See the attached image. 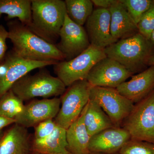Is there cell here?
<instances>
[{"label": "cell", "instance_id": "cell-1", "mask_svg": "<svg viewBox=\"0 0 154 154\" xmlns=\"http://www.w3.org/2000/svg\"><path fill=\"white\" fill-rule=\"evenodd\" d=\"M8 38L12 50L27 60L34 61H62L65 57L55 45L50 43L36 35L18 19L7 23Z\"/></svg>", "mask_w": 154, "mask_h": 154}, {"label": "cell", "instance_id": "cell-2", "mask_svg": "<svg viewBox=\"0 0 154 154\" xmlns=\"http://www.w3.org/2000/svg\"><path fill=\"white\" fill-rule=\"evenodd\" d=\"M31 12L29 29L47 42L56 44L66 14L64 1L31 0Z\"/></svg>", "mask_w": 154, "mask_h": 154}, {"label": "cell", "instance_id": "cell-3", "mask_svg": "<svg viewBox=\"0 0 154 154\" xmlns=\"http://www.w3.org/2000/svg\"><path fill=\"white\" fill-rule=\"evenodd\" d=\"M154 48L149 40L137 33L109 45L105 52L107 57L121 64L134 74L149 66V60L154 55Z\"/></svg>", "mask_w": 154, "mask_h": 154}, {"label": "cell", "instance_id": "cell-4", "mask_svg": "<svg viewBox=\"0 0 154 154\" xmlns=\"http://www.w3.org/2000/svg\"><path fill=\"white\" fill-rule=\"evenodd\" d=\"M11 90L24 102L41 97L44 99L61 96L66 87L57 77L46 69H41L35 74L25 75L14 84Z\"/></svg>", "mask_w": 154, "mask_h": 154}, {"label": "cell", "instance_id": "cell-5", "mask_svg": "<svg viewBox=\"0 0 154 154\" xmlns=\"http://www.w3.org/2000/svg\"><path fill=\"white\" fill-rule=\"evenodd\" d=\"M122 125L131 140L154 143V90L134 104Z\"/></svg>", "mask_w": 154, "mask_h": 154}, {"label": "cell", "instance_id": "cell-6", "mask_svg": "<svg viewBox=\"0 0 154 154\" xmlns=\"http://www.w3.org/2000/svg\"><path fill=\"white\" fill-rule=\"evenodd\" d=\"M106 57L105 49L91 45L74 58L59 62L53 65L54 69L57 78L68 87L77 81L87 79L92 68Z\"/></svg>", "mask_w": 154, "mask_h": 154}, {"label": "cell", "instance_id": "cell-7", "mask_svg": "<svg viewBox=\"0 0 154 154\" xmlns=\"http://www.w3.org/2000/svg\"><path fill=\"white\" fill-rule=\"evenodd\" d=\"M91 88L87 80L68 87L60 98L61 107L54 120L57 125L66 130L79 117L90 100Z\"/></svg>", "mask_w": 154, "mask_h": 154}, {"label": "cell", "instance_id": "cell-8", "mask_svg": "<svg viewBox=\"0 0 154 154\" xmlns=\"http://www.w3.org/2000/svg\"><path fill=\"white\" fill-rule=\"evenodd\" d=\"M90 99L102 108L116 127H121L134 105L114 88L92 87Z\"/></svg>", "mask_w": 154, "mask_h": 154}, {"label": "cell", "instance_id": "cell-9", "mask_svg": "<svg viewBox=\"0 0 154 154\" xmlns=\"http://www.w3.org/2000/svg\"><path fill=\"white\" fill-rule=\"evenodd\" d=\"M133 75L121 64L106 57L94 66L86 80L92 87L116 88Z\"/></svg>", "mask_w": 154, "mask_h": 154}, {"label": "cell", "instance_id": "cell-10", "mask_svg": "<svg viewBox=\"0 0 154 154\" xmlns=\"http://www.w3.org/2000/svg\"><path fill=\"white\" fill-rule=\"evenodd\" d=\"M59 38L55 45L66 61L76 57L91 45L85 28L72 21L67 14L60 32Z\"/></svg>", "mask_w": 154, "mask_h": 154}, {"label": "cell", "instance_id": "cell-11", "mask_svg": "<svg viewBox=\"0 0 154 154\" xmlns=\"http://www.w3.org/2000/svg\"><path fill=\"white\" fill-rule=\"evenodd\" d=\"M60 98L33 100L25 105L15 123L25 128L35 127L42 122L55 118L60 109Z\"/></svg>", "mask_w": 154, "mask_h": 154}, {"label": "cell", "instance_id": "cell-12", "mask_svg": "<svg viewBox=\"0 0 154 154\" xmlns=\"http://www.w3.org/2000/svg\"><path fill=\"white\" fill-rule=\"evenodd\" d=\"M86 32L91 45L105 49L116 42L110 28V14L108 9H95L85 23Z\"/></svg>", "mask_w": 154, "mask_h": 154}, {"label": "cell", "instance_id": "cell-13", "mask_svg": "<svg viewBox=\"0 0 154 154\" xmlns=\"http://www.w3.org/2000/svg\"><path fill=\"white\" fill-rule=\"evenodd\" d=\"M8 68L5 75L0 79V98L11 90L18 80L36 69L54 65L55 61H34L27 60L17 55L12 50L7 52Z\"/></svg>", "mask_w": 154, "mask_h": 154}, {"label": "cell", "instance_id": "cell-14", "mask_svg": "<svg viewBox=\"0 0 154 154\" xmlns=\"http://www.w3.org/2000/svg\"><path fill=\"white\" fill-rule=\"evenodd\" d=\"M130 140V135L126 130L122 127H113L91 137L89 151L94 153H118Z\"/></svg>", "mask_w": 154, "mask_h": 154}, {"label": "cell", "instance_id": "cell-15", "mask_svg": "<svg viewBox=\"0 0 154 154\" xmlns=\"http://www.w3.org/2000/svg\"><path fill=\"white\" fill-rule=\"evenodd\" d=\"M116 89L134 104L139 102L154 90V66L132 75L131 79L122 83Z\"/></svg>", "mask_w": 154, "mask_h": 154}, {"label": "cell", "instance_id": "cell-16", "mask_svg": "<svg viewBox=\"0 0 154 154\" xmlns=\"http://www.w3.org/2000/svg\"><path fill=\"white\" fill-rule=\"evenodd\" d=\"M108 10L111 34L116 40L128 38L138 33L137 25L120 1L116 0Z\"/></svg>", "mask_w": 154, "mask_h": 154}, {"label": "cell", "instance_id": "cell-17", "mask_svg": "<svg viewBox=\"0 0 154 154\" xmlns=\"http://www.w3.org/2000/svg\"><path fill=\"white\" fill-rule=\"evenodd\" d=\"M30 137L27 128L14 123L0 139V154H29Z\"/></svg>", "mask_w": 154, "mask_h": 154}, {"label": "cell", "instance_id": "cell-18", "mask_svg": "<svg viewBox=\"0 0 154 154\" xmlns=\"http://www.w3.org/2000/svg\"><path fill=\"white\" fill-rule=\"evenodd\" d=\"M87 105L79 117L66 129L67 142L69 150L72 154L91 153L89 145L91 137L84 123Z\"/></svg>", "mask_w": 154, "mask_h": 154}, {"label": "cell", "instance_id": "cell-19", "mask_svg": "<svg viewBox=\"0 0 154 154\" xmlns=\"http://www.w3.org/2000/svg\"><path fill=\"white\" fill-rule=\"evenodd\" d=\"M66 130L57 125L54 132L43 139L33 140V152L39 154H72L67 142Z\"/></svg>", "mask_w": 154, "mask_h": 154}, {"label": "cell", "instance_id": "cell-20", "mask_svg": "<svg viewBox=\"0 0 154 154\" xmlns=\"http://www.w3.org/2000/svg\"><path fill=\"white\" fill-rule=\"evenodd\" d=\"M84 123L91 137L104 130L115 126L102 108L90 99L87 105Z\"/></svg>", "mask_w": 154, "mask_h": 154}, {"label": "cell", "instance_id": "cell-21", "mask_svg": "<svg viewBox=\"0 0 154 154\" xmlns=\"http://www.w3.org/2000/svg\"><path fill=\"white\" fill-rule=\"evenodd\" d=\"M5 14L6 20L17 18L27 27L32 20L31 0H0V18Z\"/></svg>", "mask_w": 154, "mask_h": 154}, {"label": "cell", "instance_id": "cell-22", "mask_svg": "<svg viewBox=\"0 0 154 154\" xmlns=\"http://www.w3.org/2000/svg\"><path fill=\"white\" fill-rule=\"evenodd\" d=\"M66 14L78 25L83 26L94 11V4L91 0H66Z\"/></svg>", "mask_w": 154, "mask_h": 154}, {"label": "cell", "instance_id": "cell-23", "mask_svg": "<svg viewBox=\"0 0 154 154\" xmlns=\"http://www.w3.org/2000/svg\"><path fill=\"white\" fill-rule=\"evenodd\" d=\"M23 101L11 90L0 98V115L16 119L25 108Z\"/></svg>", "mask_w": 154, "mask_h": 154}, {"label": "cell", "instance_id": "cell-24", "mask_svg": "<svg viewBox=\"0 0 154 154\" xmlns=\"http://www.w3.org/2000/svg\"><path fill=\"white\" fill-rule=\"evenodd\" d=\"M135 23H137L144 14L154 5L152 0H120Z\"/></svg>", "mask_w": 154, "mask_h": 154}, {"label": "cell", "instance_id": "cell-25", "mask_svg": "<svg viewBox=\"0 0 154 154\" xmlns=\"http://www.w3.org/2000/svg\"><path fill=\"white\" fill-rule=\"evenodd\" d=\"M119 154H154V143L130 140L121 149Z\"/></svg>", "mask_w": 154, "mask_h": 154}, {"label": "cell", "instance_id": "cell-26", "mask_svg": "<svg viewBox=\"0 0 154 154\" xmlns=\"http://www.w3.org/2000/svg\"><path fill=\"white\" fill-rule=\"evenodd\" d=\"M138 33L150 40L154 30V5L144 14L137 24Z\"/></svg>", "mask_w": 154, "mask_h": 154}, {"label": "cell", "instance_id": "cell-27", "mask_svg": "<svg viewBox=\"0 0 154 154\" xmlns=\"http://www.w3.org/2000/svg\"><path fill=\"white\" fill-rule=\"evenodd\" d=\"M57 127V125L53 119H48L40 122L36 126L34 133V140L43 139L50 136Z\"/></svg>", "mask_w": 154, "mask_h": 154}, {"label": "cell", "instance_id": "cell-28", "mask_svg": "<svg viewBox=\"0 0 154 154\" xmlns=\"http://www.w3.org/2000/svg\"><path fill=\"white\" fill-rule=\"evenodd\" d=\"M8 38V30L3 25H0V65L4 62L7 54L8 46L6 41Z\"/></svg>", "mask_w": 154, "mask_h": 154}, {"label": "cell", "instance_id": "cell-29", "mask_svg": "<svg viewBox=\"0 0 154 154\" xmlns=\"http://www.w3.org/2000/svg\"><path fill=\"white\" fill-rule=\"evenodd\" d=\"M94 5L100 8L109 9L116 0H92Z\"/></svg>", "mask_w": 154, "mask_h": 154}, {"label": "cell", "instance_id": "cell-30", "mask_svg": "<svg viewBox=\"0 0 154 154\" xmlns=\"http://www.w3.org/2000/svg\"><path fill=\"white\" fill-rule=\"evenodd\" d=\"M15 119H11L0 115V131H2L6 127L16 123Z\"/></svg>", "mask_w": 154, "mask_h": 154}, {"label": "cell", "instance_id": "cell-31", "mask_svg": "<svg viewBox=\"0 0 154 154\" xmlns=\"http://www.w3.org/2000/svg\"><path fill=\"white\" fill-rule=\"evenodd\" d=\"M149 66H154V55L152 56L150 58L149 61Z\"/></svg>", "mask_w": 154, "mask_h": 154}, {"label": "cell", "instance_id": "cell-32", "mask_svg": "<svg viewBox=\"0 0 154 154\" xmlns=\"http://www.w3.org/2000/svg\"><path fill=\"white\" fill-rule=\"evenodd\" d=\"M150 41H151V42H152V44H153L154 46V30L152 33L150 38Z\"/></svg>", "mask_w": 154, "mask_h": 154}, {"label": "cell", "instance_id": "cell-33", "mask_svg": "<svg viewBox=\"0 0 154 154\" xmlns=\"http://www.w3.org/2000/svg\"><path fill=\"white\" fill-rule=\"evenodd\" d=\"M4 133V131H0V139H1V138L3 136Z\"/></svg>", "mask_w": 154, "mask_h": 154}, {"label": "cell", "instance_id": "cell-34", "mask_svg": "<svg viewBox=\"0 0 154 154\" xmlns=\"http://www.w3.org/2000/svg\"><path fill=\"white\" fill-rule=\"evenodd\" d=\"M90 154H107L96 153H90ZM112 154H119V153H118Z\"/></svg>", "mask_w": 154, "mask_h": 154}, {"label": "cell", "instance_id": "cell-35", "mask_svg": "<svg viewBox=\"0 0 154 154\" xmlns=\"http://www.w3.org/2000/svg\"><path fill=\"white\" fill-rule=\"evenodd\" d=\"M32 154H39L38 153L35 152H33V153Z\"/></svg>", "mask_w": 154, "mask_h": 154}]
</instances>
